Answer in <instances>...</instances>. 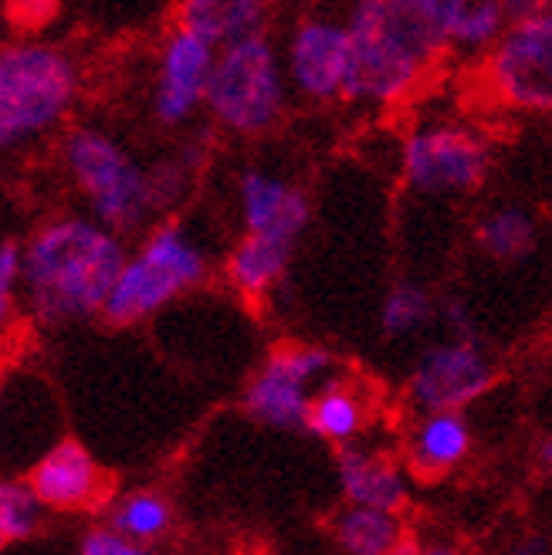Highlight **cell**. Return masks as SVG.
I'll return each mask as SVG.
<instances>
[{
	"instance_id": "obj_1",
	"label": "cell",
	"mask_w": 552,
	"mask_h": 555,
	"mask_svg": "<svg viewBox=\"0 0 552 555\" xmlns=\"http://www.w3.org/2000/svg\"><path fill=\"white\" fill-rule=\"evenodd\" d=\"M346 99L376 108H394L418 95L448 54L437 0H360L346 14Z\"/></svg>"
},
{
	"instance_id": "obj_2",
	"label": "cell",
	"mask_w": 552,
	"mask_h": 555,
	"mask_svg": "<svg viewBox=\"0 0 552 555\" xmlns=\"http://www.w3.org/2000/svg\"><path fill=\"white\" fill-rule=\"evenodd\" d=\"M123 234L92 217H54L24 244V295L38 322L65 325L105 312L126 264Z\"/></svg>"
},
{
	"instance_id": "obj_3",
	"label": "cell",
	"mask_w": 552,
	"mask_h": 555,
	"mask_svg": "<svg viewBox=\"0 0 552 555\" xmlns=\"http://www.w3.org/2000/svg\"><path fill=\"white\" fill-rule=\"evenodd\" d=\"M78 99V65L48 41L0 44V153L59 129Z\"/></svg>"
},
{
	"instance_id": "obj_4",
	"label": "cell",
	"mask_w": 552,
	"mask_h": 555,
	"mask_svg": "<svg viewBox=\"0 0 552 555\" xmlns=\"http://www.w3.org/2000/svg\"><path fill=\"white\" fill-rule=\"evenodd\" d=\"M288 102L282 51L268 35L234 41L217 51L207 86V113L234 135H261L279 126Z\"/></svg>"
},
{
	"instance_id": "obj_5",
	"label": "cell",
	"mask_w": 552,
	"mask_h": 555,
	"mask_svg": "<svg viewBox=\"0 0 552 555\" xmlns=\"http://www.w3.org/2000/svg\"><path fill=\"white\" fill-rule=\"evenodd\" d=\"M207 251L183 224L177 220L159 224L146 234L140 251L126 258L102 319L113 325L143 322L183 292L197 288L207 278Z\"/></svg>"
},
{
	"instance_id": "obj_6",
	"label": "cell",
	"mask_w": 552,
	"mask_h": 555,
	"mask_svg": "<svg viewBox=\"0 0 552 555\" xmlns=\"http://www.w3.org/2000/svg\"><path fill=\"white\" fill-rule=\"evenodd\" d=\"M478 81L495 105L552 116V4H509V24L482 54Z\"/></svg>"
},
{
	"instance_id": "obj_7",
	"label": "cell",
	"mask_w": 552,
	"mask_h": 555,
	"mask_svg": "<svg viewBox=\"0 0 552 555\" xmlns=\"http://www.w3.org/2000/svg\"><path fill=\"white\" fill-rule=\"evenodd\" d=\"M65 166L89 201L92 220L108 231H132L159 207L153 173H146L113 135L78 126L65 135Z\"/></svg>"
},
{
	"instance_id": "obj_8",
	"label": "cell",
	"mask_w": 552,
	"mask_h": 555,
	"mask_svg": "<svg viewBox=\"0 0 552 555\" xmlns=\"http://www.w3.org/2000/svg\"><path fill=\"white\" fill-rule=\"evenodd\" d=\"M491 139L454 119L418 122L400 143V177L421 197H467L491 173Z\"/></svg>"
},
{
	"instance_id": "obj_9",
	"label": "cell",
	"mask_w": 552,
	"mask_h": 555,
	"mask_svg": "<svg viewBox=\"0 0 552 555\" xmlns=\"http://www.w3.org/2000/svg\"><path fill=\"white\" fill-rule=\"evenodd\" d=\"M339 359L322 346L288 343L271 349L244 390V410L274 430H306L312 397L339 373Z\"/></svg>"
},
{
	"instance_id": "obj_10",
	"label": "cell",
	"mask_w": 552,
	"mask_h": 555,
	"mask_svg": "<svg viewBox=\"0 0 552 555\" xmlns=\"http://www.w3.org/2000/svg\"><path fill=\"white\" fill-rule=\"evenodd\" d=\"M499 370L478 339H437L407 373L403 393L413 413H464L491 393Z\"/></svg>"
},
{
	"instance_id": "obj_11",
	"label": "cell",
	"mask_w": 552,
	"mask_h": 555,
	"mask_svg": "<svg viewBox=\"0 0 552 555\" xmlns=\"http://www.w3.org/2000/svg\"><path fill=\"white\" fill-rule=\"evenodd\" d=\"M282 65L288 86L298 95H306L312 102L346 99V81H349L346 17L306 14L285 38Z\"/></svg>"
},
{
	"instance_id": "obj_12",
	"label": "cell",
	"mask_w": 552,
	"mask_h": 555,
	"mask_svg": "<svg viewBox=\"0 0 552 555\" xmlns=\"http://www.w3.org/2000/svg\"><path fill=\"white\" fill-rule=\"evenodd\" d=\"M214 62H217L214 44L174 24V31L163 41L159 65H156V86H153L156 122L180 126L197 113L207 102Z\"/></svg>"
},
{
	"instance_id": "obj_13",
	"label": "cell",
	"mask_w": 552,
	"mask_h": 555,
	"mask_svg": "<svg viewBox=\"0 0 552 555\" xmlns=\"http://www.w3.org/2000/svg\"><path fill=\"white\" fill-rule=\"evenodd\" d=\"M27 485L38 494L41 508H51V512H89V508L105 505V498H108L105 470L78 440L54 443V448L31 467Z\"/></svg>"
},
{
	"instance_id": "obj_14",
	"label": "cell",
	"mask_w": 552,
	"mask_h": 555,
	"mask_svg": "<svg viewBox=\"0 0 552 555\" xmlns=\"http://www.w3.org/2000/svg\"><path fill=\"white\" fill-rule=\"evenodd\" d=\"M238 207L244 234L274 237L298 244V237L309 228V197L295 183L265 173V170H244L238 180Z\"/></svg>"
},
{
	"instance_id": "obj_15",
	"label": "cell",
	"mask_w": 552,
	"mask_h": 555,
	"mask_svg": "<svg viewBox=\"0 0 552 555\" xmlns=\"http://www.w3.org/2000/svg\"><path fill=\"white\" fill-rule=\"evenodd\" d=\"M336 481L346 505L403 515L410 505V470L400 457L367 443H349L336 454Z\"/></svg>"
},
{
	"instance_id": "obj_16",
	"label": "cell",
	"mask_w": 552,
	"mask_h": 555,
	"mask_svg": "<svg viewBox=\"0 0 552 555\" xmlns=\"http://www.w3.org/2000/svg\"><path fill=\"white\" fill-rule=\"evenodd\" d=\"M475 430L467 413H418L403 434V467L413 478H448L472 457Z\"/></svg>"
},
{
	"instance_id": "obj_17",
	"label": "cell",
	"mask_w": 552,
	"mask_h": 555,
	"mask_svg": "<svg viewBox=\"0 0 552 555\" xmlns=\"http://www.w3.org/2000/svg\"><path fill=\"white\" fill-rule=\"evenodd\" d=\"M370 424H373V393H370V386L339 370L333 379H325L319 386V393L312 397L306 430L316 434L325 443L349 448V443L363 440Z\"/></svg>"
},
{
	"instance_id": "obj_18",
	"label": "cell",
	"mask_w": 552,
	"mask_h": 555,
	"mask_svg": "<svg viewBox=\"0 0 552 555\" xmlns=\"http://www.w3.org/2000/svg\"><path fill=\"white\" fill-rule=\"evenodd\" d=\"M177 27L220 51L234 41L268 35V8L258 0H187L177 8Z\"/></svg>"
},
{
	"instance_id": "obj_19",
	"label": "cell",
	"mask_w": 552,
	"mask_h": 555,
	"mask_svg": "<svg viewBox=\"0 0 552 555\" xmlns=\"http://www.w3.org/2000/svg\"><path fill=\"white\" fill-rule=\"evenodd\" d=\"M542 228L529 207L495 204L475 220V247L495 264H522L536 255Z\"/></svg>"
},
{
	"instance_id": "obj_20",
	"label": "cell",
	"mask_w": 552,
	"mask_h": 555,
	"mask_svg": "<svg viewBox=\"0 0 552 555\" xmlns=\"http://www.w3.org/2000/svg\"><path fill=\"white\" fill-rule=\"evenodd\" d=\"M437 21L448 51L485 54L505 31L509 4L502 0H437Z\"/></svg>"
},
{
	"instance_id": "obj_21",
	"label": "cell",
	"mask_w": 552,
	"mask_h": 555,
	"mask_svg": "<svg viewBox=\"0 0 552 555\" xmlns=\"http://www.w3.org/2000/svg\"><path fill=\"white\" fill-rule=\"evenodd\" d=\"M295 255V244L241 234L228 255V282L244 298H265L274 285L282 282Z\"/></svg>"
},
{
	"instance_id": "obj_22",
	"label": "cell",
	"mask_w": 552,
	"mask_h": 555,
	"mask_svg": "<svg viewBox=\"0 0 552 555\" xmlns=\"http://www.w3.org/2000/svg\"><path fill=\"white\" fill-rule=\"evenodd\" d=\"M333 539L343 555H390L410 535H407L403 515L346 505L333 518Z\"/></svg>"
},
{
	"instance_id": "obj_23",
	"label": "cell",
	"mask_w": 552,
	"mask_h": 555,
	"mask_svg": "<svg viewBox=\"0 0 552 555\" xmlns=\"http://www.w3.org/2000/svg\"><path fill=\"white\" fill-rule=\"evenodd\" d=\"M108 529L116 535L136 542V545H153L174 529V505L167 494L159 491H129L108 508Z\"/></svg>"
},
{
	"instance_id": "obj_24",
	"label": "cell",
	"mask_w": 552,
	"mask_h": 555,
	"mask_svg": "<svg viewBox=\"0 0 552 555\" xmlns=\"http://www.w3.org/2000/svg\"><path fill=\"white\" fill-rule=\"evenodd\" d=\"M437 319V298L418 282H397L380 301L383 339H407Z\"/></svg>"
},
{
	"instance_id": "obj_25",
	"label": "cell",
	"mask_w": 552,
	"mask_h": 555,
	"mask_svg": "<svg viewBox=\"0 0 552 555\" xmlns=\"http://www.w3.org/2000/svg\"><path fill=\"white\" fill-rule=\"evenodd\" d=\"M41 502L27 481H0V535L8 542L27 539L41 525Z\"/></svg>"
},
{
	"instance_id": "obj_26",
	"label": "cell",
	"mask_w": 552,
	"mask_h": 555,
	"mask_svg": "<svg viewBox=\"0 0 552 555\" xmlns=\"http://www.w3.org/2000/svg\"><path fill=\"white\" fill-rule=\"evenodd\" d=\"M21 282H24V247L17 241H0V325L14 315Z\"/></svg>"
},
{
	"instance_id": "obj_27",
	"label": "cell",
	"mask_w": 552,
	"mask_h": 555,
	"mask_svg": "<svg viewBox=\"0 0 552 555\" xmlns=\"http://www.w3.org/2000/svg\"><path fill=\"white\" fill-rule=\"evenodd\" d=\"M78 555H156L150 545H136L123 535H116L108 525H99V529H89L81 535Z\"/></svg>"
},
{
	"instance_id": "obj_28",
	"label": "cell",
	"mask_w": 552,
	"mask_h": 555,
	"mask_svg": "<svg viewBox=\"0 0 552 555\" xmlns=\"http://www.w3.org/2000/svg\"><path fill=\"white\" fill-rule=\"evenodd\" d=\"M437 319L448 325L451 339H475V319L467 312V305L458 298H445L437 301Z\"/></svg>"
},
{
	"instance_id": "obj_29",
	"label": "cell",
	"mask_w": 552,
	"mask_h": 555,
	"mask_svg": "<svg viewBox=\"0 0 552 555\" xmlns=\"http://www.w3.org/2000/svg\"><path fill=\"white\" fill-rule=\"evenodd\" d=\"M505 555H545V542H542V539H536V535L518 539L515 545H509V552H505Z\"/></svg>"
},
{
	"instance_id": "obj_30",
	"label": "cell",
	"mask_w": 552,
	"mask_h": 555,
	"mask_svg": "<svg viewBox=\"0 0 552 555\" xmlns=\"http://www.w3.org/2000/svg\"><path fill=\"white\" fill-rule=\"evenodd\" d=\"M536 467H542V470H552V440H539L536 443Z\"/></svg>"
},
{
	"instance_id": "obj_31",
	"label": "cell",
	"mask_w": 552,
	"mask_h": 555,
	"mask_svg": "<svg viewBox=\"0 0 552 555\" xmlns=\"http://www.w3.org/2000/svg\"><path fill=\"white\" fill-rule=\"evenodd\" d=\"M421 555H464L458 545H448V542H434V545H424Z\"/></svg>"
},
{
	"instance_id": "obj_32",
	"label": "cell",
	"mask_w": 552,
	"mask_h": 555,
	"mask_svg": "<svg viewBox=\"0 0 552 555\" xmlns=\"http://www.w3.org/2000/svg\"><path fill=\"white\" fill-rule=\"evenodd\" d=\"M421 552H424V545H421L418 539H407V542H403L400 548H394L390 555H421Z\"/></svg>"
},
{
	"instance_id": "obj_33",
	"label": "cell",
	"mask_w": 552,
	"mask_h": 555,
	"mask_svg": "<svg viewBox=\"0 0 552 555\" xmlns=\"http://www.w3.org/2000/svg\"><path fill=\"white\" fill-rule=\"evenodd\" d=\"M4 545H8V539H4V535H0V552H4Z\"/></svg>"
}]
</instances>
